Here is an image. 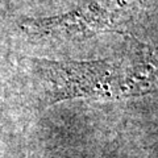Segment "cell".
I'll use <instances>...</instances> for the list:
<instances>
[{"label":"cell","mask_w":158,"mask_h":158,"mask_svg":"<svg viewBox=\"0 0 158 158\" xmlns=\"http://www.w3.org/2000/svg\"><path fill=\"white\" fill-rule=\"evenodd\" d=\"M34 65L49 83V100L57 103L73 98L133 95L149 90V81L124 77V70L108 62H53L36 59Z\"/></svg>","instance_id":"cell-1"},{"label":"cell","mask_w":158,"mask_h":158,"mask_svg":"<svg viewBox=\"0 0 158 158\" xmlns=\"http://www.w3.org/2000/svg\"><path fill=\"white\" fill-rule=\"evenodd\" d=\"M144 2L145 0H88L69 13L25 20L20 27L28 34L37 37H86L120 24Z\"/></svg>","instance_id":"cell-2"}]
</instances>
